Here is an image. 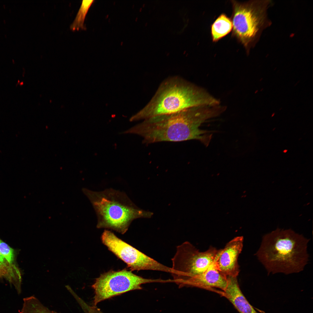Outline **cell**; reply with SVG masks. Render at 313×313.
Returning a JSON list of instances; mask_svg holds the SVG:
<instances>
[{"mask_svg":"<svg viewBox=\"0 0 313 313\" xmlns=\"http://www.w3.org/2000/svg\"><path fill=\"white\" fill-rule=\"evenodd\" d=\"M225 111V107L221 104L196 106L144 120L123 133L139 135L146 144L196 140L208 146L212 137V132L200 127L207 121L218 117Z\"/></svg>","mask_w":313,"mask_h":313,"instance_id":"1","label":"cell"},{"mask_svg":"<svg viewBox=\"0 0 313 313\" xmlns=\"http://www.w3.org/2000/svg\"><path fill=\"white\" fill-rule=\"evenodd\" d=\"M309 241L291 229L277 228L263 236L255 255L268 274L299 273L309 261Z\"/></svg>","mask_w":313,"mask_h":313,"instance_id":"2","label":"cell"},{"mask_svg":"<svg viewBox=\"0 0 313 313\" xmlns=\"http://www.w3.org/2000/svg\"><path fill=\"white\" fill-rule=\"evenodd\" d=\"M220 104L219 100L204 89L181 77H173L162 82L150 101L130 121L144 120L196 106Z\"/></svg>","mask_w":313,"mask_h":313,"instance_id":"3","label":"cell"},{"mask_svg":"<svg viewBox=\"0 0 313 313\" xmlns=\"http://www.w3.org/2000/svg\"><path fill=\"white\" fill-rule=\"evenodd\" d=\"M96 213L97 228L123 234L132 222L139 218H150L151 212L137 207L125 193L112 188L100 192L83 190Z\"/></svg>","mask_w":313,"mask_h":313,"instance_id":"4","label":"cell"},{"mask_svg":"<svg viewBox=\"0 0 313 313\" xmlns=\"http://www.w3.org/2000/svg\"><path fill=\"white\" fill-rule=\"evenodd\" d=\"M125 269L110 270L101 274L92 285L94 291L93 305L129 291L142 289L141 285L151 283H169V279H145Z\"/></svg>","mask_w":313,"mask_h":313,"instance_id":"5","label":"cell"},{"mask_svg":"<svg viewBox=\"0 0 313 313\" xmlns=\"http://www.w3.org/2000/svg\"><path fill=\"white\" fill-rule=\"evenodd\" d=\"M219 250L211 246L200 252L188 241L177 246L172 259L174 272L171 274L174 283L178 285L203 273L214 261Z\"/></svg>","mask_w":313,"mask_h":313,"instance_id":"6","label":"cell"},{"mask_svg":"<svg viewBox=\"0 0 313 313\" xmlns=\"http://www.w3.org/2000/svg\"><path fill=\"white\" fill-rule=\"evenodd\" d=\"M233 35L246 48L255 39L265 20L266 2L232 1Z\"/></svg>","mask_w":313,"mask_h":313,"instance_id":"7","label":"cell"},{"mask_svg":"<svg viewBox=\"0 0 313 313\" xmlns=\"http://www.w3.org/2000/svg\"><path fill=\"white\" fill-rule=\"evenodd\" d=\"M102 243L108 250L127 265L131 271L152 270L171 274L172 268L166 266L125 242L112 232L105 230L101 237Z\"/></svg>","mask_w":313,"mask_h":313,"instance_id":"8","label":"cell"},{"mask_svg":"<svg viewBox=\"0 0 313 313\" xmlns=\"http://www.w3.org/2000/svg\"><path fill=\"white\" fill-rule=\"evenodd\" d=\"M243 238L237 236L229 242L225 248L219 250L215 261L219 270L226 276L237 277L239 272L238 256L243 245Z\"/></svg>","mask_w":313,"mask_h":313,"instance_id":"9","label":"cell"},{"mask_svg":"<svg viewBox=\"0 0 313 313\" xmlns=\"http://www.w3.org/2000/svg\"><path fill=\"white\" fill-rule=\"evenodd\" d=\"M227 284V277L219 270L215 259L203 273L182 281L178 285L180 287L190 286L208 290L216 287L224 291Z\"/></svg>","mask_w":313,"mask_h":313,"instance_id":"10","label":"cell"},{"mask_svg":"<svg viewBox=\"0 0 313 313\" xmlns=\"http://www.w3.org/2000/svg\"><path fill=\"white\" fill-rule=\"evenodd\" d=\"M237 277L227 276L226 288L223 295L231 303L239 313H258L249 303L242 292Z\"/></svg>","mask_w":313,"mask_h":313,"instance_id":"11","label":"cell"},{"mask_svg":"<svg viewBox=\"0 0 313 313\" xmlns=\"http://www.w3.org/2000/svg\"><path fill=\"white\" fill-rule=\"evenodd\" d=\"M0 278L13 285L18 294L21 292L22 275L17 265L10 263L0 253Z\"/></svg>","mask_w":313,"mask_h":313,"instance_id":"12","label":"cell"},{"mask_svg":"<svg viewBox=\"0 0 313 313\" xmlns=\"http://www.w3.org/2000/svg\"><path fill=\"white\" fill-rule=\"evenodd\" d=\"M231 19L225 14H221L211 26V34L213 41L219 40L229 33L232 29Z\"/></svg>","mask_w":313,"mask_h":313,"instance_id":"13","label":"cell"},{"mask_svg":"<svg viewBox=\"0 0 313 313\" xmlns=\"http://www.w3.org/2000/svg\"><path fill=\"white\" fill-rule=\"evenodd\" d=\"M19 313H56L45 306L36 297L24 298Z\"/></svg>","mask_w":313,"mask_h":313,"instance_id":"14","label":"cell"},{"mask_svg":"<svg viewBox=\"0 0 313 313\" xmlns=\"http://www.w3.org/2000/svg\"><path fill=\"white\" fill-rule=\"evenodd\" d=\"M94 0H83L73 22L70 26L72 30L84 29V22L88 10Z\"/></svg>","mask_w":313,"mask_h":313,"instance_id":"15","label":"cell"},{"mask_svg":"<svg viewBox=\"0 0 313 313\" xmlns=\"http://www.w3.org/2000/svg\"><path fill=\"white\" fill-rule=\"evenodd\" d=\"M0 253L10 264L17 265L16 251L0 239Z\"/></svg>","mask_w":313,"mask_h":313,"instance_id":"16","label":"cell"},{"mask_svg":"<svg viewBox=\"0 0 313 313\" xmlns=\"http://www.w3.org/2000/svg\"><path fill=\"white\" fill-rule=\"evenodd\" d=\"M79 305L84 313H104L97 306L90 305L83 300L80 302Z\"/></svg>","mask_w":313,"mask_h":313,"instance_id":"17","label":"cell"}]
</instances>
